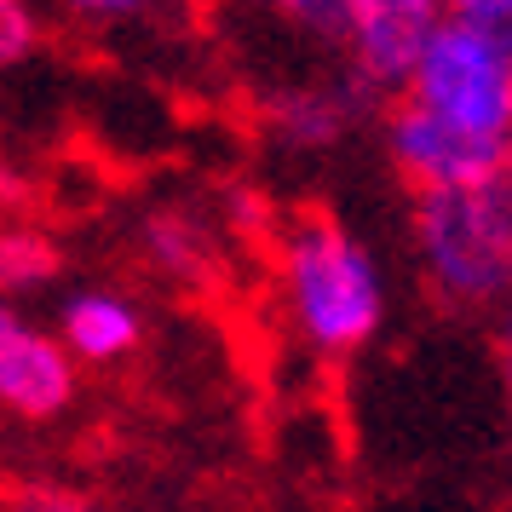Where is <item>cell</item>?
Listing matches in <instances>:
<instances>
[{
  "label": "cell",
  "mask_w": 512,
  "mask_h": 512,
  "mask_svg": "<svg viewBox=\"0 0 512 512\" xmlns=\"http://www.w3.org/2000/svg\"><path fill=\"white\" fill-rule=\"evenodd\" d=\"M52 334H58V346L70 351L75 369H116V363H127L144 346V311L133 294L93 282V288L64 294Z\"/></svg>",
  "instance_id": "cell-7"
},
{
  "label": "cell",
  "mask_w": 512,
  "mask_h": 512,
  "mask_svg": "<svg viewBox=\"0 0 512 512\" xmlns=\"http://www.w3.org/2000/svg\"><path fill=\"white\" fill-rule=\"evenodd\" d=\"M357 104H363V93L351 81L346 87H334V81H294V87H277L265 98L259 116H265V133L282 150L317 156V150L346 144V133L357 127Z\"/></svg>",
  "instance_id": "cell-8"
},
{
  "label": "cell",
  "mask_w": 512,
  "mask_h": 512,
  "mask_svg": "<svg viewBox=\"0 0 512 512\" xmlns=\"http://www.w3.org/2000/svg\"><path fill=\"white\" fill-rule=\"evenodd\" d=\"M380 139H386V162L397 167V179L415 190V196H426V190L495 185V179H501V162H507V150L478 144V139H466V133H455V127H443V121H432L426 110H415L409 98H392Z\"/></svg>",
  "instance_id": "cell-5"
},
{
  "label": "cell",
  "mask_w": 512,
  "mask_h": 512,
  "mask_svg": "<svg viewBox=\"0 0 512 512\" xmlns=\"http://www.w3.org/2000/svg\"><path fill=\"white\" fill-rule=\"evenodd\" d=\"M139 248L144 259L162 271V277H179V282H196L213 271V231L185 208H162L144 219L139 231Z\"/></svg>",
  "instance_id": "cell-9"
},
{
  "label": "cell",
  "mask_w": 512,
  "mask_h": 512,
  "mask_svg": "<svg viewBox=\"0 0 512 512\" xmlns=\"http://www.w3.org/2000/svg\"><path fill=\"white\" fill-rule=\"evenodd\" d=\"M277 300L317 357H357L386 328V271L334 213H300L277 236Z\"/></svg>",
  "instance_id": "cell-1"
},
{
  "label": "cell",
  "mask_w": 512,
  "mask_h": 512,
  "mask_svg": "<svg viewBox=\"0 0 512 512\" xmlns=\"http://www.w3.org/2000/svg\"><path fill=\"white\" fill-rule=\"evenodd\" d=\"M495 185L507 190V202H512V139H507V162H501V179H495Z\"/></svg>",
  "instance_id": "cell-16"
},
{
  "label": "cell",
  "mask_w": 512,
  "mask_h": 512,
  "mask_svg": "<svg viewBox=\"0 0 512 512\" xmlns=\"http://www.w3.org/2000/svg\"><path fill=\"white\" fill-rule=\"evenodd\" d=\"M6 512H104V507H93V501H81L75 489L35 484V489H18V495L6 501Z\"/></svg>",
  "instance_id": "cell-13"
},
{
  "label": "cell",
  "mask_w": 512,
  "mask_h": 512,
  "mask_svg": "<svg viewBox=\"0 0 512 512\" xmlns=\"http://www.w3.org/2000/svg\"><path fill=\"white\" fill-rule=\"evenodd\" d=\"M52 6L81 29H133L162 12V0H52Z\"/></svg>",
  "instance_id": "cell-12"
},
{
  "label": "cell",
  "mask_w": 512,
  "mask_h": 512,
  "mask_svg": "<svg viewBox=\"0 0 512 512\" xmlns=\"http://www.w3.org/2000/svg\"><path fill=\"white\" fill-rule=\"evenodd\" d=\"M501 340H507V351H512V300L501 305Z\"/></svg>",
  "instance_id": "cell-17"
},
{
  "label": "cell",
  "mask_w": 512,
  "mask_h": 512,
  "mask_svg": "<svg viewBox=\"0 0 512 512\" xmlns=\"http://www.w3.org/2000/svg\"><path fill=\"white\" fill-rule=\"evenodd\" d=\"M397 98H409L415 110L432 121L455 127L466 139L507 150L512 139V47H501L495 35L443 18L432 29V41L420 52L409 87Z\"/></svg>",
  "instance_id": "cell-3"
},
{
  "label": "cell",
  "mask_w": 512,
  "mask_h": 512,
  "mask_svg": "<svg viewBox=\"0 0 512 512\" xmlns=\"http://www.w3.org/2000/svg\"><path fill=\"white\" fill-rule=\"evenodd\" d=\"M409 248L426 294L449 311H501L512 300V202L501 185L415 196Z\"/></svg>",
  "instance_id": "cell-2"
},
{
  "label": "cell",
  "mask_w": 512,
  "mask_h": 512,
  "mask_svg": "<svg viewBox=\"0 0 512 512\" xmlns=\"http://www.w3.org/2000/svg\"><path fill=\"white\" fill-rule=\"evenodd\" d=\"M75 403V363L58 346V334L29 323L24 305L0 294V415L47 426L70 415Z\"/></svg>",
  "instance_id": "cell-6"
},
{
  "label": "cell",
  "mask_w": 512,
  "mask_h": 512,
  "mask_svg": "<svg viewBox=\"0 0 512 512\" xmlns=\"http://www.w3.org/2000/svg\"><path fill=\"white\" fill-rule=\"evenodd\" d=\"M455 6H461V0H443V12H455Z\"/></svg>",
  "instance_id": "cell-19"
},
{
  "label": "cell",
  "mask_w": 512,
  "mask_h": 512,
  "mask_svg": "<svg viewBox=\"0 0 512 512\" xmlns=\"http://www.w3.org/2000/svg\"><path fill=\"white\" fill-rule=\"evenodd\" d=\"M507 397H512V351H507Z\"/></svg>",
  "instance_id": "cell-18"
},
{
  "label": "cell",
  "mask_w": 512,
  "mask_h": 512,
  "mask_svg": "<svg viewBox=\"0 0 512 512\" xmlns=\"http://www.w3.org/2000/svg\"><path fill=\"white\" fill-rule=\"evenodd\" d=\"M58 271H64V254L35 219H0V294L6 300L52 288Z\"/></svg>",
  "instance_id": "cell-10"
},
{
  "label": "cell",
  "mask_w": 512,
  "mask_h": 512,
  "mask_svg": "<svg viewBox=\"0 0 512 512\" xmlns=\"http://www.w3.org/2000/svg\"><path fill=\"white\" fill-rule=\"evenodd\" d=\"M41 52V12L35 0H0V70H18Z\"/></svg>",
  "instance_id": "cell-11"
},
{
  "label": "cell",
  "mask_w": 512,
  "mask_h": 512,
  "mask_svg": "<svg viewBox=\"0 0 512 512\" xmlns=\"http://www.w3.org/2000/svg\"><path fill=\"white\" fill-rule=\"evenodd\" d=\"M259 6H271V12L294 18V24H311V29H323V35H334V18H340L346 0H259Z\"/></svg>",
  "instance_id": "cell-15"
},
{
  "label": "cell",
  "mask_w": 512,
  "mask_h": 512,
  "mask_svg": "<svg viewBox=\"0 0 512 512\" xmlns=\"http://www.w3.org/2000/svg\"><path fill=\"white\" fill-rule=\"evenodd\" d=\"M29 202H35L29 173L12 156H0V219H29Z\"/></svg>",
  "instance_id": "cell-14"
},
{
  "label": "cell",
  "mask_w": 512,
  "mask_h": 512,
  "mask_svg": "<svg viewBox=\"0 0 512 512\" xmlns=\"http://www.w3.org/2000/svg\"><path fill=\"white\" fill-rule=\"evenodd\" d=\"M443 18V0H346L334 41L346 52L351 87L363 98H397Z\"/></svg>",
  "instance_id": "cell-4"
}]
</instances>
